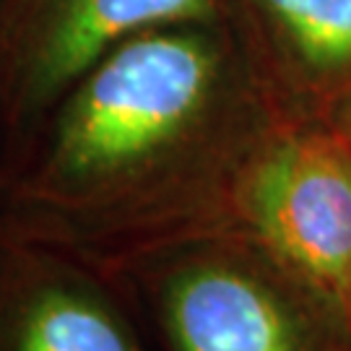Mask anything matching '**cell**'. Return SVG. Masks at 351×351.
I'll list each match as a JSON object with an SVG mask.
<instances>
[{
  "instance_id": "6da1fadb",
  "label": "cell",
  "mask_w": 351,
  "mask_h": 351,
  "mask_svg": "<svg viewBox=\"0 0 351 351\" xmlns=\"http://www.w3.org/2000/svg\"><path fill=\"white\" fill-rule=\"evenodd\" d=\"M250 60L221 24L146 29L94 65L0 164V229L112 268L229 201L250 125Z\"/></svg>"
},
{
  "instance_id": "7a4b0ae2",
  "label": "cell",
  "mask_w": 351,
  "mask_h": 351,
  "mask_svg": "<svg viewBox=\"0 0 351 351\" xmlns=\"http://www.w3.org/2000/svg\"><path fill=\"white\" fill-rule=\"evenodd\" d=\"M221 21H229L226 0H0V136L8 159L120 42L156 26Z\"/></svg>"
},
{
  "instance_id": "3957f363",
  "label": "cell",
  "mask_w": 351,
  "mask_h": 351,
  "mask_svg": "<svg viewBox=\"0 0 351 351\" xmlns=\"http://www.w3.org/2000/svg\"><path fill=\"white\" fill-rule=\"evenodd\" d=\"M229 206L276 258L330 294L351 281V154L330 128L265 125Z\"/></svg>"
},
{
  "instance_id": "277c9868",
  "label": "cell",
  "mask_w": 351,
  "mask_h": 351,
  "mask_svg": "<svg viewBox=\"0 0 351 351\" xmlns=\"http://www.w3.org/2000/svg\"><path fill=\"white\" fill-rule=\"evenodd\" d=\"M0 351H141L107 268L0 229Z\"/></svg>"
},
{
  "instance_id": "5b68a950",
  "label": "cell",
  "mask_w": 351,
  "mask_h": 351,
  "mask_svg": "<svg viewBox=\"0 0 351 351\" xmlns=\"http://www.w3.org/2000/svg\"><path fill=\"white\" fill-rule=\"evenodd\" d=\"M149 284L172 351H304L274 287L226 252L177 255L154 265Z\"/></svg>"
},
{
  "instance_id": "8992f818",
  "label": "cell",
  "mask_w": 351,
  "mask_h": 351,
  "mask_svg": "<svg viewBox=\"0 0 351 351\" xmlns=\"http://www.w3.org/2000/svg\"><path fill=\"white\" fill-rule=\"evenodd\" d=\"M247 60L315 112L351 101V0H226Z\"/></svg>"
},
{
  "instance_id": "52a82bcc",
  "label": "cell",
  "mask_w": 351,
  "mask_h": 351,
  "mask_svg": "<svg viewBox=\"0 0 351 351\" xmlns=\"http://www.w3.org/2000/svg\"><path fill=\"white\" fill-rule=\"evenodd\" d=\"M333 120V125H330V130L336 133L341 138V143L349 149V154H351V101H346L343 107H341L339 112L330 117Z\"/></svg>"
},
{
  "instance_id": "ba28073f",
  "label": "cell",
  "mask_w": 351,
  "mask_h": 351,
  "mask_svg": "<svg viewBox=\"0 0 351 351\" xmlns=\"http://www.w3.org/2000/svg\"><path fill=\"white\" fill-rule=\"evenodd\" d=\"M343 300H346V304H349V310H351V281H349V287H346V294H343Z\"/></svg>"
}]
</instances>
